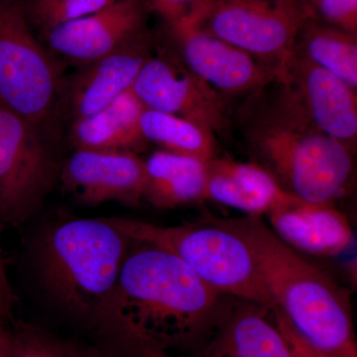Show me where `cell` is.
I'll list each match as a JSON object with an SVG mask.
<instances>
[{
    "mask_svg": "<svg viewBox=\"0 0 357 357\" xmlns=\"http://www.w3.org/2000/svg\"><path fill=\"white\" fill-rule=\"evenodd\" d=\"M98 307L93 328L124 357L149 352L204 356L229 296L210 287L177 256L137 243Z\"/></svg>",
    "mask_w": 357,
    "mask_h": 357,
    "instance_id": "6da1fadb",
    "label": "cell"
},
{
    "mask_svg": "<svg viewBox=\"0 0 357 357\" xmlns=\"http://www.w3.org/2000/svg\"><path fill=\"white\" fill-rule=\"evenodd\" d=\"M248 241L291 332L319 357H357L351 295L277 236L260 217L225 220Z\"/></svg>",
    "mask_w": 357,
    "mask_h": 357,
    "instance_id": "7a4b0ae2",
    "label": "cell"
},
{
    "mask_svg": "<svg viewBox=\"0 0 357 357\" xmlns=\"http://www.w3.org/2000/svg\"><path fill=\"white\" fill-rule=\"evenodd\" d=\"M131 241L107 218L45 223L29 245L37 290L61 314L93 325L116 283Z\"/></svg>",
    "mask_w": 357,
    "mask_h": 357,
    "instance_id": "3957f363",
    "label": "cell"
},
{
    "mask_svg": "<svg viewBox=\"0 0 357 357\" xmlns=\"http://www.w3.org/2000/svg\"><path fill=\"white\" fill-rule=\"evenodd\" d=\"M253 131V142L287 192L311 204H332L352 171L351 148L321 132L291 89Z\"/></svg>",
    "mask_w": 357,
    "mask_h": 357,
    "instance_id": "277c9868",
    "label": "cell"
},
{
    "mask_svg": "<svg viewBox=\"0 0 357 357\" xmlns=\"http://www.w3.org/2000/svg\"><path fill=\"white\" fill-rule=\"evenodd\" d=\"M107 220L131 241L177 256L218 292L274 309L252 248L227 220L161 227L119 217Z\"/></svg>",
    "mask_w": 357,
    "mask_h": 357,
    "instance_id": "5b68a950",
    "label": "cell"
},
{
    "mask_svg": "<svg viewBox=\"0 0 357 357\" xmlns=\"http://www.w3.org/2000/svg\"><path fill=\"white\" fill-rule=\"evenodd\" d=\"M314 16L307 0H204L190 16L199 29L285 75L303 26Z\"/></svg>",
    "mask_w": 357,
    "mask_h": 357,
    "instance_id": "8992f818",
    "label": "cell"
},
{
    "mask_svg": "<svg viewBox=\"0 0 357 357\" xmlns=\"http://www.w3.org/2000/svg\"><path fill=\"white\" fill-rule=\"evenodd\" d=\"M23 0H0V105L40 126L61 95L57 62L37 41Z\"/></svg>",
    "mask_w": 357,
    "mask_h": 357,
    "instance_id": "52a82bcc",
    "label": "cell"
},
{
    "mask_svg": "<svg viewBox=\"0 0 357 357\" xmlns=\"http://www.w3.org/2000/svg\"><path fill=\"white\" fill-rule=\"evenodd\" d=\"M60 170L40 128L0 105V225H22L34 215Z\"/></svg>",
    "mask_w": 357,
    "mask_h": 357,
    "instance_id": "ba28073f",
    "label": "cell"
},
{
    "mask_svg": "<svg viewBox=\"0 0 357 357\" xmlns=\"http://www.w3.org/2000/svg\"><path fill=\"white\" fill-rule=\"evenodd\" d=\"M131 89L148 109L182 117L211 134L229 128L227 110L217 91L171 59L151 56Z\"/></svg>",
    "mask_w": 357,
    "mask_h": 357,
    "instance_id": "9c48e42d",
    "label": "cell"
},
{
    "mask_svg": "<svg viewBox=\"0 0 357 357\" xmlns=\"http://www.w3.org/2000/svg\"><path fill=\"white\" fill-rule=\"evenodd\" d=\"M169 28L185 67L213 89L243 93L283 79L276 68L258 64L250 54L203 31L190 18Z\"/></svg>",
    "mask_w": 357,
    "mask_h": 357,
    "instance_id": "30bf717a",
    "label": "cell"
},
{
    "mask_svg": "<svg viewBox=\"0 0 357 357\" xmlns=\"http://www.w3.org/2000/svg\"><path fill=\"white\" fill-rule=\"evenodd\" d=\"M151 10L147 0H116L102 10L46 31L49 47L86 66L146 34Z\"/></svg>",
    "mask_w": 357,
    "mask_h": 357,
    "instance_id": "8fae6325",
    "label": "cell"
},
{
    "mask_svg": "<svg viewBox=\"0 0 357 357\" xmlns=\"http://www.w3.org/2000/svg\"><path fill=\"white\" fill-rule=\"evenodd\" d=\"M63 188L82 204L137 206L147 183L145 161L134 152L75 150L61 165Z\"/></svg>",
    "mask_w": 357,
    "mask_h": 357,
    "instance_id": "7c38bea8",
    "label": "cell"
},
{
    "mask_svg": "<svg viewBox=\"0 0 357 357\" xmlns=\"http://www.w3.org/2000/svg\"><path fill=\"white\" fill-rule=\"evenodd\" d=\"M284 82L296 84L291 91L317 128L351 148L357 136L356 89L296 50Z\"/></svg>",
    "mask_w": 357,
    "mask_h": 357,
    "instance_id": "4fadbf2b",
    "label": "cell"
},
{
    "mask_svg": "<svg viewBox=\"0 0 357 357\" xmlns=\"http://www.w3.org/2000/svg\"><path fill=\"white\" fill-rule=\"evenodd\" d=\"M150 32L98 59L75 77L68 89L73 121L96 114L132 88L141 68L151 57Z\"/></svg>",
    "mask_w": 357,
    "mask_h": 357,
    "instance_id": "5bb4252c",
    "label": "cell"
},
{
    "mask_svg": "<svg viewBox=\"0 0 357 357\" xmlns=\"http://www.w3.org/2000/svg\"><path fill=\"white\" fill-rule=\"evenodd\" d=\"M272 230L295 250L316 256L340 255L351 243V225L332 204H311L293 196L268 213Z\"/></svg>",
    "mask_w": 357,
    "mask_h": 357,
    "instance_id": "9a60e30c",
    "label": "cell"
},
{
    "mask_svg": "<svg viewBox=\"0 0 357 357\" xmlns=\"http://www.w3.org/2000/svg\"><path fill=\"white\" fill-rule=\"evenodd\" d=\"M204 356L292 357L272 310L234 297Z\"/></svg>",
    "mask_w": 357,
    "mask_h": 357,
    "instance_id": "2e32d148",
    "label": "cell"
},
{
    "mask_svg": "<svg viewBox=\"0 0 357 357\" xmlns=\"http://www.w3.org/2000/svg\"><path fill=\"white\" fill-rule=\"evenodd\" d=\"M206 197L260 217L287 203L293 195L259 166L213 158L208 161Z\"/></svg>",
    "mask_w": 357,
    "mask_h": 357,
    "instance_id": "e0dca14e",
    "label": "cell"
},
{
    "mask_svg": "<svg viewBox=\"0 0 357 357\" xmlns=\"http://www.w3.org/2000/svg\"><path fill=\"white\" fill-rule=\"evenodd\" d=\"M145 109L128 89L96 114L73 121L70 142L75 150L134 152L146 142L140 129Z\"/></svg>",
    "mask_w": 357,
    "mask_h": 357,
    "instance_id": "ac0fdd59",
    "label": "cell"
},
{
    "mask_svg": "<svg viewBox=\"0 0 357 357\" xmlns=\"http://www.w3.org/2000/svg\"><path fill=\"white\" fill-rule=\"evenodd\" d=\"M143 199L159 208H173L206 199L208 162L161 150L145 161Z\"/></svg>",
    "mask_w": 357,
    "mask_h": 357,
    "instance_id": "d6986e66",
    "label": "cell"
},
{
    "mask_svg": "<svg viewBox=\"0 0 357 357\" xmlns=\"http://www.w3.org/2000/svg\"><path fill=\"white\" fill-rule=\"evenodd\" d=\"M296 52L356 89V35L324 24L314 17L301 29Z\"/></svg>",
    "mask_w": 357,
    "mask_h": 357,
    "instance_id": "ffe728a7",
    "label": "cell"
},
{
    "mask_svg": "<svg viewBox=\"0 0 357 357\" xmlns=\"http://www.w3.org/2000/svg\"><path fill=\"white\" fill-rule=\"evenodd\" d=\"M140 129L145 140L159 144L166 151L204 162L215 158L213 134L182 117L145 109Z\"/></svg>",
    "mask_w": 357,
    "mask_h": 357,
    "instance_id": "44dd1931",
    "label": "cell"
},
{
    "mask_svg": "<svg viewBox=\"0 0 357 357\" xmlns=\"http://www.w3.org/2000/svg\"><path fill=\"white\" fill-rule=\"evenodd\" d=\"M11 332L13 357H112L102 347L63 337L25 321L14 323Z\"/></svg>",
    "mask_w": 357,
    "mask_h": 357,
    "instance_id": "7402d4cb",
    "label": "cell"
},
{
    "mask_svg": "<svg viewBox=\"0 0 357 357\" xmlns=\"http://www.w3.org/2000/svg\"><path fill=\"white\" fill-rule=\"evenodd\" d=\"M116 0H34L28 16L48 31L56 26L86 17L102 10Z\"/></svg>",
    "mask_w": 357,
    "mask_h": 357,
    "instance_id": "603a6c76",
    "label": "cell"
},
{
    "mask_svg": "<svg viewBox=\"0 0 357 357\" xmlns=\"http://www.w3.org/2000/svg\"><path fill=\"white\" fill-rule=\"evenodd\" d=\"M316 18L349 34H357V0H307Z\"/></svg>",
    "mask_w": 357,
    "mask_h": 357,
    "instance_id": "cb8c5ba5",
    "label": "cell"
},
{
    "mask_svg": "<svg viewBox=\"0 0 357 357\" xmlns=\"http://www.w3.org/2000/svg\"><path fill=\"white\" fill-rule=\"evenodd\" d=\"M150 8L163 17L167 24L172 26L190 17L204 0H147Z\"/></svg>",
    "mask_w": 357,
    "mask_h": 357,
    "instance_id": "d4e9b609",
    "label": "cell"
},
{
    "mask_svg": "<svg viewBox=\"0 0 357 357\" xmlns=\"http://www.w3.org/2000/svg\"><path fill=\"white\" fill-rule=\"evenodd\" d=\"M272 314H273L275 323H276L280 332L283 333L284 337L287 340L292 357H319L314 352L310 351L306 345L303 344L297 337L291 332L290 328L286 325L285 321H283L278 312L272 310Z\"/></svg>",
    "mask_w": 357,
    "mask_h": 357,
    "instance_id": "484cf974",
    "label": "cell"
},
{
    "mask_svg": "<svg viewBox=\"0 0 357 357\" xmlns=\"http://www.w3.org/2000/svg\"><path fill=\"white\" fill-rule=\"evenodd\" d=\"M13 293L2 260L1 250H0V318L11 319V312L13 307Z\"/></svg>",
    "mask_w": 357,
    "mask_h": 357,
    "instance_id": "4316f807",
    "label": "cell"
},
{
    "mask_svg": "<svg viewBox=\"0 0 357 357\" xmlns=\"http://www.w3.org/2000/svg\"><path fill=\"white\" fill-rule=\"evenodd\" d=\"M0 357H13V332L3 318H0Z\"/></svg>",
    "mask_w": 357,
    "mask_h": 357,
    "instance_id": "83f0119b",
    "label": "cell"
},
{
    "mask_svg": "<svg viewBox=\"0 0 357 357\" xmlns=\"http://www.w3.org/2000/svg\"><path fill=\"white\" fill-rule=\"evenodd\" d=\"M140 357H204V356H185V354H167V352H149V354H143Z\"/></svg>",
    "mask_w": 357,
    "mask_h": 357,
    "instance_id": "f1b7e54d",
    "label": "cell"
}]
</instances>
